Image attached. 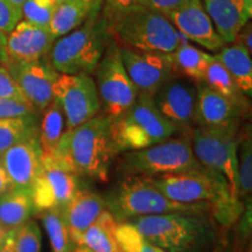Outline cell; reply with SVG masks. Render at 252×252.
I'll return each instance as SVG.
<instances>
[{"instance_id":"cell-47","label":"cell","mask_w":252,"mask_h":252,"mask_svg":"<svg viewBox=\"0 0 252 252\" xmlns=\"http://www.w3.org/2000/svg\"><path fill=\"white\" fill-rule=\"evenodd\" d=\"M5 58H6V55H5V48H4V46L0 45V64H1V63L4 62Z\"/></svg>"},{"instance_id":"cell-16","label":"cell","mask_w":252,"mask_h":252,"mask_svg":"<svg viewBox=\"0 0 252 252\" xmlns=\"http://www.w3.org/2000/svg\"><path fill=\"white\" fill-rule=\"evenodd\" d=\"M167 18L186 40L209 52H220L225 46L217 34L202 0H185Z\"/></svg>"},{"instance_id":"cell-14","label":"cell","mask_w":252,"mask_h":252,"mask_svg":"<svg viewBox=\"0 0 252 252\" xmlns=\"http://www.w3.org/2000/svg\"><path fill=\"white\" fill-rule=\"evenodd\" d=\"M121 55L128 77L138 94L152 97L167 80L175 75L169 54L122 48Z\"/></svg>"},{"instance_id":"cell-44","label":"cell","mask_w":252,"mask_h":252,"mask_svg":"<svg viewBox=\"0 0 252 252\" xmlns=\"http://www.w3.org/2000/svg\"><path fill=\"white\" fill-rule=\"evenodd\" d=\"M139 252H166V251L162 250V249H160L159 247H157V245L151 244L150 242H147L146 239H145Z\"/></svg>"},{"instance_id":"cell-5","label":"cell","mask_w":252,"mask_h":252,"mask_svg":"<svg viewBox=\"0 0 252 252\" xmlns=\"http://www.w3.org/2000/svg\"><path fill=\"white\" fill-rule=\"evenodd\" d=\"M116 43L139 52L171 54L184 41L169 19L138 6L106 25Z\"/></svg>"},{"instance_id":"cell-33","label":"cell","mask_w":252,"mask_h":252,"mask_svg":"<svg viewBox=\"0 0 252 252\" xmlns=\"http://www.w3.org/2000/svg\"><path fill=\"white\" fill-rule=\"evenodd\" d=\"M55 8L54 0H26L21 6V14L26 21L48 28Z\"/></svg>"},{"instance_id":"cell-3","label":"cell","mask_w":252,"mask_h":252,"mask_svg":"<svg viewBox=\"0 0 252 252\" xmlns=\"http://www.w3.org/2000/svg\"><path fill=\"white\" fill-rule=\"evenodd\" d=\"M111 41L100 13H90L80 27L55 40L48 54L49 63L59 74L90 75Z\"/></svg>"},{"instance_id":"cell-23","label":"cell","mask_w":252,"mask_h":252,"mask_svg":"<svg viewBox=\"0 0 252 252\" xmlns=\"http://www.w3.org/2000/svg\"><path fill=\"white\" fill-rule=\"evenodd\" d=\"M33 213L31 190L13 188L0 195V224L6 232L12 231L30 220Z\"/></svg>"},{"instance_id":"cell-35","label":"cell","mask_w":252,"mask_h":252,"mask_svg":"<svg viewBox=\"0 0 252 252\" xmlns=\"http://www.w3.org/2000/svg\"><path fill=\"white\" fill-rule=\"evenodd\" d=\"M23 18L21 9L15 7L7 0H0V45L4 46L8 33Z\"/></svg>"},{"instance_id":"cell-1","label":"cell","mask_w":252,"mask_h":252,"mask_svg":"<svg viewBox=\"0 0 252 252\" xmlns=\"http://www.w3.org/2000/svg\"><path fill=\"white\" fill-rule=\"evenodd\" d=\"M53 154L76 176L106 181L117 154L111 138V119L106 115H97L65 131Z\"/></svg>"},{"instance_id":"cell-31","label":"cell","mask_w":252,"mask_h":252,"mask_svg":"<svg viewBox=\"0 0 252 252\" xmlns=\"http://www.w3.org/2000/svg\"><path fill=\"white\" fill-rule=\"evenodd\" d=\"M237 172L239 200L250 201L252 190V141L251 132L245 128L242 135H238L237 147Z\"/></svg>"},{"instance_id":"cell-13","label":"cell","mask_w":252,"mask_h":252,"mask_svg":"<svg viewBox=\"0 0 252 252\" xmlns=\"http://www.w3.org/2000/svg\"><path fill=\"white\" fill-rule=\"evenodd\" d=\"M2 64L8 69L27 102L37 113L43 112L54 99L53 87L59 77V72L52 67L48 58L37 61L5 58Z\"/></svg>"},{"instance_id":"cell-46","label":"cell","mask_w":252,"mask_h":252,"mask_svg":"<svg viewBox=\"0 0 252 252\" xmlns=\"http://www.w3.org/2000/svg\"><path fill=\"white\" fill-rule=\"evenodd\" d=\"M7 1L11 2L12 5H14L15 7H18V8L21 9V6L24 5V2L26 1V0H7Z\"/></svg>"},{"instance_id":"cell-21","label":"cell","mask_w":252,"mask_h":252,"mask_svg":"<svg viewBox=\"0 0 252 252\" xmlns=\"http://www.w3.org/2000/svg\"><path fill=\"white\" fill-rule=\"evenodd\" d=\"M243 113V110L231 100L204 83L197 87L194 115V123L197 126L215 127L239 123Z\"/></svg>"},{"instance_id":"cell-30","label":"cell","mask_w":252,"mask_h":252,"mask_svg":"<svg viewBox=\"0 0 252 252\" xmlns=\"http://www.w3.org/2000/svg\"><path fill=\"white\" fill-rule=\"evenodd\" d=\"M41 220L53 252H69L75 247L70 239L62 209H49L42 212Z\"/></svg>"},{"instance_id":"cell-17","label":"cell","mask_w":252,"mask_h":252,"mask_svg":"<svg viewBox=\"0 0 252 252\" xmlns=\"http://www.w3.org/2000/svg\"><path fill=\"white\" fill-rule=\"evenodd\" d=\"M42 154L37 133L13 145L0 156V161L14 189L31 190L39 174Z\"/></svg>"},{"instance_id":"cell-26","label":"cell","mask_w":252,"mask_h":252,"mask_svg":"<svg viewBox=\"0 0 252 252\" xmlns=\"http://www.w3.org/2000/svg\"><path fill=\"white\" fill-rule=\"evenodd\" d=\"M90 14V8L82 0H62L56 5L48 30L55 39L80 27Z\"/></svg>"},{"instance_id":"cell-43","label":"cell","mask_w":252,"mask_h":252,"mask_svg":"<svg viewBox=\"0 0 252 252\" xmlns=\"http://www.w3.org/2000/svg\"><path fill=\"white\" fill-rule=\"evenodd\" d=\"M82 1L89 6L90 13H100L104 0H82Z\"/></svg>"},{"instance_id":"cell-39","label":"cell","mask_w":252,"mask_h":252,"mask_svg":"<svg viewBox=\"0 0 252 252\" xmlns=\"http://www.w3.org/2000/svg\"><path fill=\"white\" fill-rule=\"evenodd\" d=\"M185 0H139V5L167 17L180 6Z\"/></svg>"},{"instance_id":"cell-29","label":"cell","mask_w":252,"mask_h":252,"mask_svg":"<svg viewBox=\"0 0 252 252\" xmlns=\"http://www.w3.org/2000/svg\"><path fill=\"white\" fill-rule=\"evenodd\" d=\"M37 133L36 116L0 119V156L13 145Z\"/></svg>"},{"instance_id":"cell-24","label":"cell","mask_w":252,"mask_h":252,"mask_svg":"<svg viewBox=\"0 0 252 252\" xmlns=\"http://www.w3.org/2000/svg\"><path fill=\"white\" fill-rule=\"evenodd\" d=\"M169 56L175 72H181L185 77L197 83H203L208 64L214 58L202 49L191 46V43H188L187 41L181 42V45Z\"/></svg>"},{"instance_id":"cell-10","label":"cell","mask_w":252,"mask_h":252,"mask_svg":"<svg viewBox=\"0 0 252 252\" xmlns=\"http://www.w3.org/2000/svg\"><path fill=\"white\" fill-rule=\"evenodd\" d=\"M94 72L104 115L115 119L133 105L138 90L128 77L122 60L121 47L117 43H110Z\"/></svg>"},{"instance_id":"cell-7","label":"cell","mask_w":252,"mask_h":252,"mask_svg":"<svg viewBox=\"0 0 252 252\" xmlns=\"http://www.w3.org/2000/svg\"><path fill=\"white\" fill-rule=\"evenodd\" d=\"M176 127L162 116L152 97L138 94L133 105L111 119V138L116 152L139 151L172 137Z\"/></svg>"},{"instance_id":"cell-6","label":"cell","mask_w":252,"mask_h":252,"mask_svg":"<svg viewBox=\"0 0 252 252\" xmlns=\"http://www.w3.org/2000/svg\"><path fill=\"white\" fill-rule=\"evenodd\" d=\"M144 239L166 252H202L213 232L207 220L197 215L163 214L130 220Z\"/></svg>"},{"instance_id":"cell-15","label":"cell","mask_w":252,"mask_h":252,"mask_svg":"<svg viewBox=\"0 0 252 252\" xmlns=\"http://www.w3.org/2000/svg\"><path fill=\"white\" fill-rule=\"evenodd\" d=\"M197 87L187 77L176 75L167 80L153 96L156 106L178 128H188L194 123Z\"/></svg>"},{"instance_id":"cell-34","label":"cell","mask_w":252,"mask_h":252,"mask_svg":"<svg viewBox=\"0 0 252 252\" xmlns=\"http://www.w3.org/2000/svg\"><path fill=\"white\" fill-rule=\"evenodd\" d=\"M119 252H139L144 243V237L128 220L119 222L116 231Z\"/></svg>"},{"instance_id":"cell-27","label":"cell","mask_w":252,"mask_h":252,"mask_svg":"<svg viewBox=\"0 0 252 252\" xmlns=\"http://www.w3.org/2000/svg\"><path fill=\"white\" fill-rule=\"evenodd\" d=\"M203 83L231 100L244 112L248 110V102L245 99L244 94L236 86L231 75L215 56L213 58L212 62L208 64Z\"/></svg>"},{"instance_id":"cell-48","label":"cell","mask_w":252,"mask_h":252,"mask_svg":"<svg viewBox=\"0 0 252 252\" xmlns=\"http://www.w3.org/2000/svg\"><path fill=\"white\" fill-rule=\"evenodd\" d=\"M6 234H7V232L5 231L4 228H2V226H1V224H0V244H1V242L4 241Z\"/></svg>"},{"instance_id":"cell-49","label":"cell","mask_w":252,"mask_h":252,"mask_svg":"<svg viewBox=\"0 0 252 252\" xmlns=\"http://www.w3.org/2000/svg\"><path fill=\"white\" fill-rule=\"evenodd\" d=\"M62 1V0H54V2H55V4L56 5H58V4H60V2H61Z\"/></svg>"},{"instance_id":"cell-22","label":"cell","mask_w":252,"mask_h":252,"mask_svg":"<svg viewBox=\"0 0 252 252\" xmlns=\"http://www.w3.org/2000/svg\"><path fill=\"white\" fill-rule=\"evenodd\" d=\"M215 58L224 65L231 75L236 86L244 94L252 93V60L251 53L238 41L223 47Z\"/></svg>"},{"instance_id":"cell-32","label":"cell","mask_w":252,"mask_h":252,"mask_svg":"<svg viewBox=\"0 0 252 252\" xmlns=\"http://www.w3.org/2000/svg\"><path fill=\"white\" fill-rule=\"evenodd\" d=\"M15 252H41V230L35 220H27L13 230Z\"/></svg>"},{"instance_id":"cell-41","label":"cell","mask_w":252,"mask_h":252,"mask_svg":"<svg viewBox=\"0 0 252 252\" xmlns=\"http://www.w3.org/2000/svg\"><path fill=\"white\" fill-rule=\"evenodd\" d=\"M11 189H13V186H12V182L9 180L4 166H2L1 161H0V195L7 193Z\"/></svg>"},{"instance_id":"cell-25","label":"cell","mask_w":252,"mask_h":252,"mask_svg":"<svg viewBox=\"0 0 252 252\" xmlns=\"http://www.w3.org/2000/svg\"><path fill=\"white\" fill-rule=\"evenodd\" d=\"M117 226V220L105 209L84 232L81 247L93 252H119L116 237Z\"/></svg>"},{"instance_id":"cell-36","label":"cell","mask_w":252,"mask_h":252,"mask_svg":"<svg viewBox=\"0 0 252 252\" xmlns=\"http://www.w3.org/2000/svg\"><path fill=\"white\" fill-rule=\"evenodd\" d=\"M138 6H140L139 0H104L100 17L108 25Z\"/></svg>"},{"instance_id":"cell-11","label":"cell","mask_w":252,"mask_h":252,"mask_svg":"<svg viewBox=\"0 0 252 252\" xmlns=\"http://www.w3.org/2000/svg\"><path fill=\"white\" fill-rule=\"evenodd\" d=\"M53 94L64 112L65 131L90 121L98 115L102 106L96 83L90 75L59 74Z\"/></svg>"},{"instance_id":"cell-9","label":"cell","mask_w":252,"mask_h":252,"mask_svg":"<svg viewBox=\"0 0 252 252\" xmlns=\"http://www.w3.org/2000/svg\"><path fill=\"white\" fill-rule=\"evenodd\" d=\"M201 167L191 150L190 140L169 138L147 149L122 156L119 169L127 176L154 178Z\"/></svg>"},{"instance_id":"cell-28","label":"cell","mask_w":252,"mask_h":252,"mask_svg":"<svg viewBox=\"0 0 252 252\" xmlns=\"http://www.w3.org/2000/svg\"><path fill=\"white\" fill-rule=\"evenodd\" d=\"M64 112L55 98L43 110L39 127V141L43 153H54L62 134L64 133Z\"/></svg>"},{"instance_id":"cell-8","label":"cell","mask_w":252,"mask_h":252,"mask_svg":"<svg viewBox=\"0 0 252 252\" xmlns=\"http://www.w3.org/2000/svg\"><path fill=\"white\" fill-rule=\"evenodd\" d=\"M239 123L224 126H197L190 132L191 150L201 166L222 176L232 196L238 198V147Z\"/></svg>"},{"instance_id":"cell-19","label":"cell","mask_w":252,"mask_h":252,"mask_svg":"<svg viewBox=\"0 0 252 252\" xmlns=\"http://www.w3.org/2000/svg\"><path fill=\"white\" fill-rule=\"evenodd\" d=\"M217 34L225 45L235 42L252 15V0H202Z\"/></svg>"},{"instance_id":"cell-4","label":"cell","mask_w":252,"mask_h":252,"mask_svg":"<svg viewBox=\"0 0 252 252\" xmlns=\"http://www.w3.org/2000/svg\"><path fill=\"white\" fill-rule=\"evenodd\" d=\"M105 206L117 222H125L138 217L188 214L201 215L209 208L207 203L188 204L175 202L158 190L147 178L128 176L112 189L104 198Z\"/></svg>"},{"instance_id":"cell-40","label":"cell","mask_w":252,"mask_h":252,"mask_svg":"<svg viewBox=\"0 0 252 252\" xmlns=\"http://www.w3.org/2000/svg\"><path fill=\"white\" fill-rule=\"evenodd\" d=\"M251 36H252V34H251V26H250V25H249L248 27L244 26L243 28H242V31L239 32L237 39H236V41L241 42L242 45H243L245 48H247L250 53H251V49H252V47H251Z\"/></svg>"},{"instance_id":"cell-20","label":"cell","mask_w":252,"mask_h":252,"mask_svg":"<svg viewBox=\"0 0 252 252\" xmlns=\"http://www.w3.org/2000/svg\"><path fill=\"white\" fill-rule=\"evenodd\" d=\"M104 198L90 189H77L67 206L62 209L69 235L75 247H81L88 228L105 210Z\"/></svg>"},{"instance_id":"cell-45","label":"cell","mask_w":252,"mask_h":252,"mask_svg":"<svg viewBox=\"0 0 252 252\" xmlns=\"http://www.w3.org/2000/svg\"><path fill=\"white\" fill-rule=\"evenodd\" d=\"M69 252H93L86 247H74Z\"/></svg>"},{"instance_id":"cell-37","label":"cell","mask_w":252,"mask_h":252,"mask_svg":"<svg viewBox=\"0 0 252 252\" xmlns=\"http://www.w3.org/2000/svg\"><path fill=\"white\" fill-rule=\"evenodd\" d=\"M35 109L27 100L0 99V119H11L36 116Z\"/></svg>"},{"instance_id":"cell-38","label":"cell","mask_w":252,"mask_h":252,"mask_svg":"<svg viewBox=\"0 0 252 252\" xmlns=\"http://www.w3.org/2000/svg\"><path fill=\"white\" fill-rule=\"evenodd\" d=\"M0 99H21L26 100L14 78L11 76L8 69L0 64Z\"/></svg>"},{"instance_id":"cell-18","label":"cell","mask_w":252,"mask_h":252,"mask_svg":"<svg viewBox=\"0 0 252 252\" xmlns=\"http://www.w3.org/2000/svg\"><path fill=\"white\" fill-rule=\"evenodd\" d=\"M55 40L47 27L20 20L6 37L5 55L18 61L42 60L48 58Z\"/></svg>"},{"instance_id":"cell-2","label":"cell","mask_w":252,"mask_h":252,"mask_svg":"<svg viewBox=\"0 0 252 252\" xmlns=\"http://www.w3.org/2000/svg\"><path fill=\"white\" fill-rule=\"evenodd\" d=\"M158 190L180 203H207L222 224H231L241 215V200L232 196L222 176L204 167L147 178Z\"/></svg>"},{"instance_id":"cell-42","label":"cell","mask_w":252,"mask_h":252,"mask_svg":"<svg viewBox=\"0 0 252 252\" xmlns=\"http://www.w3.org/2000/svg\"><path fill=\"white\" fill-rule=\"evenodd\" d=\"M0 252H15L13 230L6 234L4 241L0 244Z\"/></svg>"},{"instance_id":"cell-12","label":"cell","mask_w":252,"mask_h":252,"mask_svg":"<svg viewBox=\"0 0 252 252\" xmlns=\"http://www.w3.org/2000/svg\"><path fill=\"white\" fill-rule=\"evenodd\" d=\"M76 178L55 154L43 153L39 174L31 188L34 212L63 209L77 191Z\"/></svg>"}]
</instances>
